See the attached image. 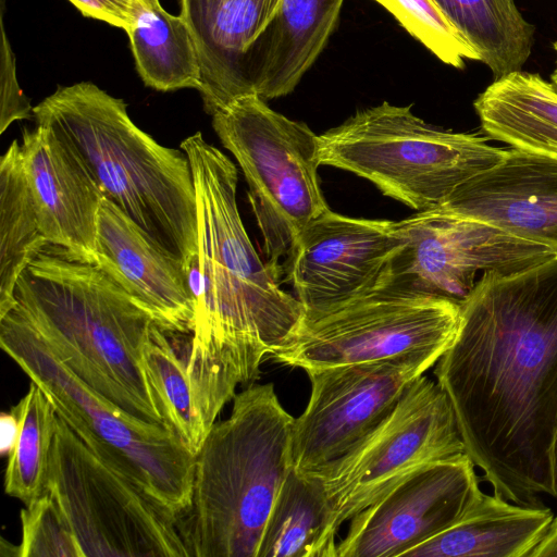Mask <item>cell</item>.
<instances>
[{
  "label": "cell",
  "instance_id": "31",
  "mask_svg": "<svg viewBox=\"0 0 557 557\" xmlns=\"http://www.w3.org/2000/svg\"><path fill=\"white\" fill-rule=\"evenodd\" d=\"M1 87H0V134L13 122L34 115L29 99L20 88L16 77L15 57L1 18Z\"/></svg>",
  "mask_w": 557,
  "mask_h": 557
},
{
  "label": "cell",
  "instance_id": "3",
  "mask_svg": "<svg viewBox=\"0 0 557 557\" xmlns=\"http://www.w3.org/2000/svg\"><path fill=\"white\" fill-rule=\"evenodd\" d=\"M48 247L21 273L9 310L92 391L137 419L166 426L141 359L157 322L99 267Z\"/></svg>",
  "mask_w": 557,
  "mask_h": 557
},
{
  "label": "cell",
  "instance_id": "19",
  "mask_svg": "<svg viewBox=\"0 0 557 557\" xmlns=\"http://www.w3.org/2000/svg\"><path fill=\"white\" fill-rule=\"evenodd\" d=\"M280 0H180V14L194 37L201 67L203 108L213 115L253 94L248 51L273 16Z\"/></svg>",
  "mask_w": 557,
  "mask_h": 557
},
{
  "label": "cell",
  "instance_id": "22",
  "mask_svg": "<svg viewBox=\"0 0 557 557\" xmlns=\"http://www.w3.org/2000/svg\"><path fill=\"white\" fill-rule=\"evenodd\" d=\"M473 107L488 137L557 158V90L539 74L521 70L496 78Z\"/></svg>",
  "mask_w": 557,
  "mask_h": 557
},
{
  "label": "cell",
  "instance_id": "29",
  "mask_svg": "<svg viewBox=\"0 0 557 557\" xmlns=\"http://www.w3.org/2000/svg\"><path fill=\"white\" fill-rule=\"evenodd\" d=\"M440 61L463 69L466 60L480 57L460 32L449 22L434 0H374Z\"/></svg>",
  "mask_w": 557,
  "mask_h": 557
},
{
  "label": "cell",
  "instance_id": "2",
  "mask_svg": "<svg viewBox=\"0 0 557 557\" xmlns=\"http://www.w3.org/2000/svg\"><path fill=\"white\" fill-rule=\"evenodd\" d=\"M197 199L198 259L190 375L208 416L216 418L239 384L260 376L267 356L284 348L305 318L300 301L257 253L243 224L237 170L202 134L187 137Z\"/></svg>",
  "mask_w": 557,
  "mask_h": 557
},
{
  "label": "cell",
  "instance_id": "28",
  "mask_svg": "<svg viewBox=\"0 0 557 557\" xmlns=\"http://www.w3.org/2000/svg\"><path fill=\"white\" fill-rule=\"evenodd\" d=\"M12 409L20 418V432L8 456L4 492L28 506L46 491L58 413L49 397L33 381Z\"/></svg>",
  "mask_w": 557,
  "mask_h": 557
},
{
  "label": "cell",
  "instance_id": "35",
  "mask_svg": "<svg viewBox=\"0 0 557 557\" xmlns=\"http://www.w3.org/2000/svg\"><path fill=\"white\" fill-rule=\"evenodd\" d=\"M553 49L555 51L556 58H555V66L550 74V83L553 84L554 88L557 90V41L553 42Z\"/></svg>",
  "mask_w": 557,
  "mask_h": 557
},
{
  "label": "cell",
  "instance_id": "36",
  "mask_svg": "<svg viewBox=\"0 0 557 557\" xmlns=\"http://www.w3.org/2000/svg\"><path fill=\"white\" fill-rule=\"evenodd\" d=\"M553 468H554L555 485H556V492H557V436L555 440L554 451H553Z\"/></svg>",
  "mask_w": 557,
  "mask_h": 557
},
{
  "label": "cell",
  "instance_id": "20",
  "mask_svg": "<svg viewBox=\"0 0 557 557\" xmlns=\"http://www.w3.org/2000/svg\"><path fill=\"white\" fill-rule=\"evenodd\" d=\"M344 0H280L247 55L253 94L264 100L293 91L325 47Z\"/></svg>",
  "mask_w": 557,
  "mask_h": 557
},
{
  "label": "cell",
  "instance_id": "27",
  "mask_svg": "<svg viewBox=\"0 0 557 557\" xmlns=\"http://www.w3.org/2000/svg\"><path fill=\"white\" fill-rule=\"evenodd\" d=\"M47 246L25 176L21 144L14 139L0 159V317L13 305L21 273Z\"/></svg>",
  "mask_w": 557,
  "mask_h": 557
},
{
  "label": "cell",
  "instance_id": "25",
  "mask_svg": "<svg viewBox=\"0 0 557 557\" xmlns=\"http://www.w3.org/2000/svg\"><path fill=\"white\" fill-rule=\"evenodd\" d=\"M143 82L159 91L201 87L197 47L185 18L143 5L126 32Z\"/></svg>",
  "mask_w": 557,
  "mask_h": 557
},
{
  "label": "cell",
  "instance_id": "13",
  "mask_svg": "<svg viewBox=\"0 0 557 557\" xmlns=\"http://www.w3.org/2000/svg\"><path fill=\"white\" fill-rule=\"evenodd\" d=\"M441 355H412L309 371L311 393L290 435L292 468L318 473L345 456L395 408Z\"/></svg>",
  "mask_w": 557,
  "mask_h": 557
},
{
  "label": "cell",
  "instance_id": "23",
  "mask_svg": "<svg viewBox=\"0 0 557 557\" xmlns=\"http://www.w3.org/2000/svg\"><path fill=\"white\" fill-rule=\"evenodd\" d=\"M339 528L321 481L292 468L270 511L257 557H337Z\"/></svg>",
  "mask_w": 557,
  "mask_h": 557
},
{
  "label": "cell",
  "instance_id": "21",
  "mask_svg": "<svg viewBox=\"0 0 557 557\" xmlns=\"http://www.w3.org/2000/svg\"><path fill=\"white\" fill-rule=\"evenodd\" d=\"M553 511L482 494L466 515L405 557H531L545 537Z\"/></svg>",
  "mask_w": 557,
  "mask_h": 557
},
{
  "label": "cell",
  "instance_id": "8",
  "mask_svg": "<svg viewBox=\"0 0 557 557\" xmlns=\"http://www.w3.org/2000/svg\"><path fill=\"white\" fill-rule=\"evenodd\" d=\"M212 126L242 169L267 262L280 275L302 231L330 209L318 175L319 135L256 94L214 113Z\"/></svg>",
  "mask_w": 557,
  "mask_h": 557
},
{
  "label": "cell",
  "instance_id": "10",
  "mask_svg": "<svg viewBox=\"0 0 557 557\" xmlns=\"http://www.w3.org/2000/svg\"><path fill=\"white\" fill-rule=\"evenodd\" d=\"M456 301L381 288L326 312L305 317L271 358L309 371L386 359L443 355L458 330Z\"/></svg>",
  "mask_w": 557,
  "mask_h": 557
},
{
  "label": "cell",
  "instance_id": "15",
  "mask_svg": "<svg viewBox=\"0 0 557 557\" xmlns=\"http://www.w3.org/2000/svg\"><path fill=\"white\" fill-rule=\"evenodd\" d=\"M466 454L430 462L349 521L337 557H405L458 522L481 497Z\"/></svg>",
  "mask_w": 557,
  "mask_h": 557
},
{
  "label": "cell",
  "instance_id": "9",
  "mask_svg": "<svg viewBox=\"0 0 557 557\" xmlns=\"http://www.w3.org/2000/svg\"><path fill=\"white\" fill-rule=\"evenodd\" d=\"M45 492L82 557H188L178 519L99 458L59 414Z\"/></svg>",
  "mask_w": 557,
  "mask_h": 557
},
{
  "label": "cell",
  "instance_id": "26",
  "mask_svg": "<svg viewBox=\"0 0 557 557\" xmlns=\"http://www.w3.org/2000/svg\"><path fill=\"white\" fill-rule=\"evenodd\" d=\"M473 47L494 79L521 71L532 53L534 26L515 0H434Z\"/></svg>",
  "mask_w": 557,
  "mask_h": 557
},
{
  "label": "cell",
  "instance_id": "6",
  "mask_svg": "<svg viewBox=\"0 0 557 557\" xmlns=\"http://www.w3.org/2000/svg\"><path fill=\"white\" fill-rule=\"evenodd\" d=\"M0 347L99 458L177 519L187 512L196 456L172 430L137 419L92 391L12 310L0 317Z\"/></svg>",
  "mask_w": 557,
  "mask_h": 557
},
{
  "label": "cell",
  "instance_id": "7",
  "mask_svg": "<svg viewBox=\"0 0 557 557\" xmlns=\"http://www.w3.org/2000/svg\"><path fill=\"white\" fill-rule=\"evenodd\" d=\"M320 162L373 183L417 211L443 203L461 184L498 164L507 150L483 137L442 131L410 107L386 101L319 135Z\"/></svg>",
  "mask_w": 557,
  "mask_h": 557
},
{
  "label": "cell",
  "instance_id": "30",
  "mask_svg": "<svg viewBox=\"0 0 557 557\" xmlns=\"http://www.w3.org/2000/svg\"><path fill=\"white\" fill-rule=\"evenodd\" d=\"M18 557H82L72 529L54 498L45 492L21 510Z\"/></svg>",
  "mask_w": 557,
  "mask_h": 557
},
{
  "label": "cell",
  "instance_id": "5",
  "mask_svg": "<svg viewBox=\"0 0 557 557\" xmlns=\"http://www.w3.org/2000/svg\"><path fill=\"white\" fill-rule=\"evenodd\" d=\"M295 418L272 383L233 398L195 458L190 507L177 522L188 557H257L270 511L292 469Z\"/></svg>",
  "mask_w": 557,
  "mask_h": 557
},
{
  "label": "cell",
  "instance_id": "34",
  "mask_svg": "<svg viewBox=\"0 0 557 557\" xmlns=\"http://www.w3.org/2000/svg\"><path fill=\"white\" fill-rule=\"evenodd\" d=\"M531 557H557V516L553 518L545 537L532 552Z\"/></svg>",
  "mask_w": 557,
  "mask_h": 557
},
{
  "label": "cell",
  "instance_id": "12",
  "mask_svg": "<svg viewBox=\"0 0 557 557\" xmlns=\"http://www.w3.org/2000/svg\"><path fill=\"white\" fill-rule=\"evenodd\" d=\"M397 225L403 246L392 260L383 288L459 305L475 287L479 272L507 275L555 257L544 245L442 205L418 211Z\"/></svg>",
  "mask_w": 557,
  "mask_h": 557
},
{
  "label": "cell",
  "instance_id": "33",
  "mask_svg": "<svg viewBox=\"0 0 557 557\" xmlns=\"http://www.w3.org/2000/svg\"><path fill=\"white\" fill-rule=\"evenodd\" d=\"M20 432V418L11 408L9 412H3L0 417V453L2 456H9L16 443Z\"/></svg>",
  "mask_w": 557,
  "mask_h": 557
},
{
  "label": "cell",
  "instance_id": "4",
  "mask_svg": "<svg viewBox=\"0 0 557 557\" xmlns=\"http://www.w3.org/2000/svg\"><path fill=\"white\" fill-rule=\"evenodd\" d=\"M77 157L103 196L193 271L198 214L184 150L164 147L129 117L127 104L90 82L58 87L33 109Z\"/></svg>",
  "mask_w": 557,
  "mask_h": 557
},
{
  "label": "cell",
  "instance_id": "14",
  "mask_svg": "<svg viewBox=\"0 0 557 557\" xmlns=\"http://www.w3.org/2000/svg\"><path fill=\"white\" fill-rule=\"evenodd\" d=\"M401 246L397 221L349 218L330 209L319 215L300 234L285 268L305 317L383 288Z\"/></svg>",
  "mask_w": 557,
  "mask_h": 557
},
{
  "label": "cell",
  "instance_id": "16",
  "mask_svg": "<svg viewBox=\"0 0 557 557\" xmlns=\"http://www.w3.org/2000/svg\"><path fill=\"white\" fill-rule=\"evenodd\" d=\"M96 257V265L162 329L191 335L196 310L191 271L106 197L98 216Z\"/></svg>",
  "mask_w": 557,
  "mask_h": 557
},
{
  "label": "cell",
  "instance_id": "37",
  "mask_svg": "<svg viewBox=\"0 0 557 557\" xmlns=\"http://www.w3.org/2000/svg\"><path fill=\"white\" fill-rule=\"evenodd\" d=\"M147 7H158L161 5L159 0H141Z\"/></svg>",
  "mask_w": 557,
  "mask_h": 557
},
{
  "label": "cell",
  "instance_id": "17",
  "mask_svg": "<svg viewBox=\"0 0 557 557\" xmlns=\"http://www.w3.org/2000/svg\"><path fill=\"white\" fill-rule=\"evenodd\" d=\"M21 152L40 230L49 245L96 264L98 216L104 197L98 185L45 125L23 132Z\"/></svg>",
  "mask_w": 557,
  "mask_h": 557
},
{
  "label": "cell",
  "instance_id": "32",
  "mask_svg": "<svg viewBox=\"0 0 557 557\" xmlns=\"http://www.w3.org/2000/svg\"><path fill=\"white\" fill-rule=\"evenodd\" d=\"M87 17L106 22L125 32L131 29L143 5L141 0H69ZM147 7V5H146Z\"/></svg>",
  "mask_w": 557,
  "mask_h": 557
},
{
  "label": "cell",
  "instance_id": "24",
  "mask_svg": "<svg viewBox=\"0 0 557 557\" xmlns=\"http://www.w3.org/2000/svg\"><path fill=\"white\" fill-rule=\"evenodd\" d=\"M190 335L150 327L141 359L149 386L166 426L183 445L197 455L211 428L198 393L187 372Z\"/></svg>",
  "mask_w": 557,
  "mask_h": 557
},
{
  "label": "cell",
  "instance_id": "18",
  "mask_svg": "<svg viewBox=\"0 0 557 557\" xmlns=\"http://www.w3.org/2000/svg\"><path fill=\"white\" fill-rule=\"evenodd\" d=\"M441 205L544 245L557 257V158L507 150L503 161L461 184Z\"/></svg>",
  "mask_w": 557,
  "mask_h": 557
},
{
  "label": "cell",
  "instance_id": "11",
  "mask_svg": "<svg viewBox=\"0 0 557 557\" xmlns=\"http://www.w3.org/2000/svg\"><path fill=\"white\" fill-rule=\"evenodd\" d=\"M466 453L446 393L423 374L345 456L314 474L341 527L419 468Z\"/></svg>",
  "mask_w": 557,
  "mask_h": 557
},
{
  "label": "cell",
  "instance_id": "1",
  "mask_svg": "<svg viewBox=\"0 0 557 557\" xmlns=\"http://www.w3.org/2000/svg\"><path fill=\"white\" fill-rule=\"evenodd\" d=\"M434 374L494 494L529 506L557 497V257L482 274Z\"/></svg>",
  "mask_w": 557,
  "mask_h": 557
}]
</instances>
